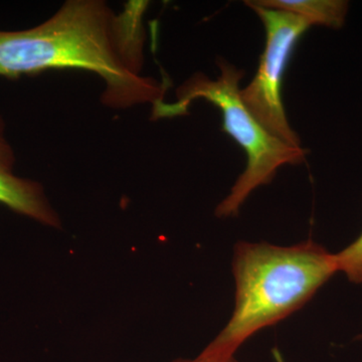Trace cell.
<instances>
[{"label": "cell", "mask_w": 362, "mask_h": 362, "mask_svg": "<svg viewBox=\"0 0 362 362\" xmlns=\"http://www.w3.org/2000/svg\"><path fill=\"white\" fill-rule=\"evenodd\" d=\"M259 6L296 14L311 25L339 30L349 13V2L343 0H256Z\"/></svg>", "instance_id": "8992f818"}, {"label": "cell", "mask_w": 362, "mask_h": 362, "mask_svg": "<svg viewBox=\"0 0 362 362\" xmlns=\"http://www.w3.org/2000/svg\"><path fill=\"white\" fill-rule=\"evenodd\" d=\"M14 161L13 150L6 140V126L0 117V204L40 223L57 225L56 214L47 204L40 185L14 175Z\"/></svg>", "instance_id": "5b68a950"}, {"label": "cell", "mask_w": 362, "mask_h": 362, "mask_svg": "<svg viewBox=\"0 0 362 362\" xmlns=\"http://www.w3.org/2000/svg\"><path fill=\"white\" fill-rule=\"evenodd\" d=\"M175 362H237L235 361V357L230 359H226V361H216V359L209 358V357H206L202 356H199L197 358L194 359V361H178Z\"/></svg>", "instance_id": "ba28073f"}, {"label": "cell", "mask_w": 362, "mask_h": 362, "mask_svg": "<svg viewBox=\"0 0 362 362\" xmlns=\"http://www.w3.org/2000/svg\"><path fill=\"white\" fill-rule=\"evenodd\" d=\"M147 2L116 16L104 1L69 0L42 25L0 30V77L49 70H85L103 78V102L116 109L163 101L168 83L141 77Z\"/></svg>", "instance_id": "6da1fadb"}, {"label": "cell", "mask_w": 362, "mask_h": 362, "mask_svg": "<svg viewBox=\"0 0 362 362\" xmlns=\"http://www.w3.org/2000/svg\"><path fill=\"white\" fill-rule=\"evenodd\" d=\"M266 32V44L258 71L247 87L240 90V99L252 117L270 134L294 147H301L299 136L292 129L282 99L283 78L298 40L311 23L301 16L267 8L255 1H246Z\"/></svg>", "instance_id": "277c9868"}, {"label": "cell", "mask_w": 362, "mask_h": 362, "mask_svg": "<svg viewBox=\"0 0 362 362\" xmlns=\"http://www.w3.org/2000/svg\"><path fill=\"white\" fill-rule=\"evenodd\" d=\"M337 272L335 254L311 240L292 247L240 242L233 259L235 309L202 356L233 358L243 343L304 306Z\"/></svg>", "instance_id": "7a4b0ae2"}, {"label": "cell", "mask_w": 362, "mask_h": 362, "mask_svg": "<svg viewBox=\"0 0 362 362\" xmlns=\"http://www.w3.org/2000/svg\"><path fill=\"white\" fill-rule=\"evenodd\" d=\"M218 65L221 75L216 80L202 73L192 76L176 90L177 101L157 102L153 104L152 116L158 119L185 115L189 105L199 99L220 108L223 130L245 150L247 158L244 173L235 181L230 194L216 207V216L228 218L239 214L240 207L256 188L270 183L281 166L303 163L307 151L270 134L250 113L240 96L244 71L223 59H220Z\"/></svg>", "instance_id": "3957f363"}, {"label": "cell", "mask_w": 362, "mask_h": 362, "mask_svg": "<svg viewBox=\"0 0 362 362\" xmlns=\"http://www.w3.org/2000/svg\"><path fill=\"white\" fill-rule=\"evenodd\" d=\"M357 339H362V334L361 335H359L358 337H357Z\"/></svg>", "instance_id": "9c48e42d"}, {"label": "cell", "mask_w": 362, "mask_h": 362, "mask_svg": "<svg viewBox=\"0 0 362 362\" xmlns=\"http://www.w3.org/2000/svg\"><path fill=\"white\" fill-rule=\"evenodd\" d=\"M338 272L345 274L350 282L362 284V233L349 246L335 254Z\"/></svg>", "instance_id": "52a82bcc"}]
</instances>
